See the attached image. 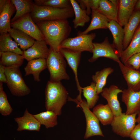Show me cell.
<instances>
[{
	"mask_svg": "<svg viewBox=\"0 0 140 140\" xmlns=\"http://www.w3.org/2000/svg\"><path fill=\"white\" fill-rule=\"evenodd\" d=\"M100 0H89V3L91 10H97L99 4Z\"/></svg>",
	"mask_w": 140,
	"mask_h": 140,
	"instance_id": "obj_39",
	"label": "cell"
},
{
	"mask_svg": "<svg viewBox=\"0 0 140 140\" xmlns=\"http://www.w3.org/2000/svg\"><path fill=\"white\" fill-rule=\"evenodd\" d=\"M138 116L136 118V122L138 123L140 122V111L138 114Z\"/></svg>",
	"mask_w": 140,
	"mask_h": 140,
	"instance_id": "obj_44",
	"label": "cell"
},
{
	"mask_svg": "<svg viewBox=\"0 0 140 140\" xmlns=\"http://www.w3.org/2000/svg\"><path fill=\"white\" fill-rule=\"evenodd\" d=\"M41 125L47 129L53 127L58 124V115L52 111L47 110L33 115Z\"/></svg>",
	"mask_w": 140,
	"mask_h": 140,
	"instance_id": "obj_32",
	"label": "cell"
},
{
	"mask_svg": "<svg viewBox=\"0 0 140 140\" xmlns=\"http://www.w3.org/2000/svg\"><path fill=\"white\" fill-rule=\"evenodd\" d=\"M0 64L7 67H19L24 59L22 55L11 52H0Z\"/></svg>",
	"mask_w": 140,
	"mask_h": 140,
	"instance_id": "obj_26",
	"label": "cell"
},
{
	"mask_svg": "<svg viewBox=\"0 0 140 140\" xmlns=\"http://www.w3.org/2000/svg\"><path fill=\"white\" fill-rule=\"evenodd\" d=\"M45 40H36L31 47L23 51L22 55L28 62L32 60L40 58L46 59L48 56L50 49L47 47Z\"/></svg>",
	"mask_w": 140,
	"mask_h": 140,
	"instance_id": "obj_14",
	"label": "cell"
},
{
	"mask_svg": "<svg viewBox=\"0 0 140 140\" xmlns=\"http://www.w3.org/2000/svg\"><path fill=\"white\" fill-rule=\"evenodd\" d=\"M8 33L23 51L32 46L35 41L30 36L17 29L11 27Z\"/></svg>",
	"mask_w": 140,
	"mask_h": 140,
	"instance_id": "obj_23",
	"label": "cell"
},
{
	"mask_svg": "<svg viewBox=\"0 0 140 140\" xmlns=\"http://www.w3.org/2000/svg\"><path fill=\"white\" fill-rule=\"evenodd\" d=\"M95 37V33H91L68 38L62 42L61 48L81 52L87 51L92 53L93 48V41Z\"/></svg>",
	"mask_w": 140,
	"mask_h": 140,
	"instance_id": "obj_9",
	"label": "cell"
},
{
	"mask_svg": "<svg viewBox=\"0 0 140 140\" xmlns=\"http://www.w3.org/2000/svg\"><path fill=\"white\" fill-rule=\"evenodd\" d=\"M10 25L11 28L23 31L36 40H45L42 32L32 19L30 13L27 14L11 23Z\"/></svg>",
	"mask_w": 140,
	"mask_h": 140,
	"instance_id": "obj_8",
	"label": "cell"
},
{
	"mask_svg": "<svg viewBox=\"0 0 140 140\" xmlns=\"http://www.w3.org/2000/svg\"><path fill=\"white\" fill-rule=\"evenodd\" d=\"M93 112L103 125L111 124L114 116L107 104H100L93 108Z\"/></svg>",
	"mask_w": 140,
	"mask_h": 140,
	"instance_id": "obj_25",
	"label": "cell"
},
{
	"mask_svg": "<svg viewBox=\"0 0 140 140\" xmlns=\"http://www.w3.org/2000/svg\"><path fill=\"white\" fill-rule=\"evenodd\" d=\"M74 11L75 18L73 20V27L76 29L79 26L83 27L90 20L86 10L82 9L77 1L70 0Z\"/></svg>",
	"mask_w": 140,
	"mask_h": 140,
	"instance_id": "obj_27",
	"label": "cell"
},
{
	"mask_svg": "<svg viewBox=\"0 0 140 140\" xmlns=\"http://www.w3.org/2000/svg\"><path fill=\"white\" fill-rule=\"evenodd\" d=\"M97 10L110 20H114L118 22V9L110 0H100Z\"/></svg>",
	"mask_w": 140,
	"mask_h": 140,
	"instance_id": "obj_31",
	"label": "cell"
},
{
	"mask_svg": "<svg viewBox=\"0 0 140 140\" xmlns=\"http://www.w3.org/2000/svg\"><path fill=\"white\" fill-rule=\"evenodd\" d=\"M118 9V0H109Z\"/></svg>",
	"mask_w": 140,
	"mask_h": 140,
	"instance_id": "obj_43",
	"label": "cell"
},
{
	"mask_svg": "<svg viewBox=\"0 0 140 140\" xmlns=\"http://www.w3.org/2000/svg\"><path fill=\"white\" fill-rule=\"evenodd\" d=\"M82 89L89 108L90 109L93 108L99 98V95L97 92L95 83L92 82L90 85L82 87Z\"/></svg>",
	"mask_w": 140,
	"mask_h": 140,
	"instance_id": "obj_33",
	"label": "cell"
},
{
	"mask_svg": "<svg viewBox=\"0 0 140 140\" xmlns=\"http://www.w3.org/2000/svg\"><path fill=\"white\" fill-rule=\"evenodd\" d=\"M137 0H119L118 8V23L122 26L127 24L133 13Z\"/></svg>",
	"mask_w": 140,
	"mask_h": 140,
	"instance_id": "obj_16",
	"label": "cell"
},
{
	"mask_svg": "<svg viewBox=\"0 0 140 140\" xmlns=\"http://www.w3.org/2000/svg\"><path fill=\"white\" fill-rule=\"evenodd\" d=\"M118 64L128 88L135 92L140 90V71L126 66L121 61Z\"/></svg>",
	"mask_w": 140,
	"mask_h": 140,
	"instance_id": "obj_15",
	"label": "cell"
},
{
	"mask_svg": "<svg viewBox=\"0 0 140 140\" xmlns=\"http://www.w3.org/2000/svg\"><path fill=\"white\" fill-rule=\"evenodd\" d=\"M92 20L87 28L84 31L78 32L77 36L86 34L89 32L99 29H107L110 21L107 17L97 10H92Z\"/></svg>",
	"mask_w": 140,
	"mask_h": 140,
	"instance_id": "obj_19",
	"label": "cell"
},
{
	"mask_svg": "<svg viewBox=\"0 0 140 140\" xmlns=\"http://www.w3.org/2000/svg\"><path fill=\"white\" fill-rule=\"evenodd\" d=\"M15 6L16 13L11 20V23L13 22L24 15L30 13L33 7V3L31 0H11Z\"/></svg>",
	"mask_w": 140,
	"mask_h": 140,
	"instance_id": "obj_28",
	"label": "cell"
},
{
	"mask_svg": "<svg viewBox=\"0 0 140 140\" xmlns=\"http://www.w3.org/2000/svg\"><path fill=\"white\" fill-rule=\"evenodd\" d=\"M45 106L47 110L58 116L62 114V109L68 99V93L61 81H48L45 90Z\"/></svg>",
	"mask_w": 140,
	"mask_h": 140,
	"instance_id": "obj_2",
	"label": "cell"
},
{
	"mask_svg": "<svg viewBox=\"0 0 140 140\" xmlns=\"http://www.w3.org/2000/svg\"><path fill=\"white\" fill-rule=\"evenodd\" d=\"M93 55L88 60L93 62L100 57H104L113 60L118 63L120 60V53L115 47L113 44L110 43L108 38L106 37L104 41L100 43H93Z\"/></svg>",
	"mask_w": 140,
	"mask_h": 140,
	"instance_id": "obj_10",
	"label": "cell"
},
{
	"mask_svg": "<svg viewBox=\"0 0 140 140\" xmlns=\"http://www.w3.org/2000/svg\"><path fill=\"white\" fill-rule=\"evenodd\" d=\"M46 60L47 68L50 74V81L57 82L69 79L66 71V61L59 51H55L50 48Z\"/></svg>",
	"mask_w": 140,
	"mask_h": 140,
	"instance_id": "obj_4",
	"label": "cell"
},
{
	"mask_svg": "<svg viewBox=\"0 0 140 140\" xmlns=\"http://www.w3.org/2000/svg\"><path fill=\"white\" fill-rule=\"evenodd\" d=\"M14 120L18 124V131L27 130L38 131L40 129L41 125L33 115L29 112L27 109L22 116L15 118Z\"/></svg>",
	"mask_w": 140,
	"mask_h": 140,
	"instance_id": "obj_17",
	"label": "cell"
},
{
	"mask_svg": "<svg viewBox=\"0 0 140 140\" xmlns=\"http://www.w3.org/2000/svg\"><path fill=\"white\" fill-rule=\"evenodd\" d=\"M45 1V0H34V3L38 5H43Z\"/></svg>",
	"mask_w": 140,
	"mask_h": 140,
	"instance_id": "obj_41",
	"label": "cell"
},
{
	"mask_svg": "<svg viewBox=\"0 0 140 140\" xmlns=\"http://www.w3.org/2000/svg\"><path fill=\"white\" fill-rule=\"evenodd\" d=\"M30 14L36 23L41 21L67 19L74 15L73 8L58 9L47 6L38 5L34 3Z\"/></svg>",
	"mask_w": 140,
	"mask_h": 140,
	"instance_id": "obj_3",
	"label": "cell"
},
{
	"mask_svg": "<svg viewBox=\"0 0 140 140\" xmlns=\"http://www.w3.org/2000/svg\"><path fill=\"white\" fill-rule=\"evenodd\" d=\"M135 11H140V0H137L134 8Z\"/></svg>",
	"mask_w": 140,
	"mask_h": 140,
	"instance_id": "obj_42",
	"label": "cell"
},
{
	"mask_svg": "<svg viewBox=\"0 0 140 140\" xmlns=\"http://www.w3.org/2000/svg\"><path fill=\"white\" fill-rule=\"evenodd\" d=\"M124 65L139 71L140 68V52L135 54L131 57L124 63Z\"/></svg>",
	"mask_w": 140,
	"mask_h": 140,
	"instance_id": "obj_36",
	"label": "cell"
},
{
	"mask_svg": "<svg viewBox=\"0 0 140 140\" xmlns=\"http://www.w3.org/2000/svg\"><path fill=\"white\" fill-rule=\"evenodd\" d=\"M121 100L126 107V114H138L140 111V90L135 92L128 88L124 89Z\"/></svg>",
	"mask_w": 140,
	"mask_h": 140,
	"instance_id": "obj_12",
	"label": "cell"
},
{
	"mask_svg": "<svg viewBox=\"0 0 140 140\" xmlns=\"http://www.w3.org/2000/svg\"><path fill=\"white\" fill-rule=\"evenodd\" d=\"M15 11V8L11 1L8 0L3 10L0 12V34L8 33L11 28V18Z\"/></svg>",
	"mask_w": 140,
	"mask_h": 140,
	"instance_id": "obj_22",
	"label": "cell"
},
{
	"mask_svg": "<svg viewBox=\"0 0 140 140\" xmlns=\"http://www.w3.org/2000/svg\"><path fill=\"white\" fill-rule=\"evenodd\" d=\"M138 123L132 130L129 137L132 140H140V122Z\"/></svg>",
	"mask_w": 140,
	"mask_h": 140,
	"instance_id": "obj_37",
	"label": "cell"
},
{
	"mask_svg": "<svg viewBox=\"0 0 140 140\" xmlns=\"http://www.w3.org/2000/svg\"><path fill=\"white\" fill-rule=\"evenodd\" d=\"M8 0H0V12L3 10Z\"/></svg>",
	"mask_w": 140,
	"mask_h": 140,
	"instance_id": "obj_40",
	"label": "cell"
},
{
	"mask_svg": "<svg viewBox=\"0 0 140 140\" xmlns=\"http://www.w3.org/2000/svg\"><path fill=\"white\" fill-rule=\"evenodd\" d=\"M7 85L11 94L23 96L29 94L30 90L24 80L18 67H5Z\"/></svg>",
	"mask_w": 140,
	"mask_h": 140,
	"instance_id": "obj_5",
	"label": "cell"
},
{
	"mask_svg": "<svg viewBox=\"0 0 140 140\" xmlns=\"http://www.w3.org/2000/svg\"><path fill=\"white\" fill-rule=\"evenodd\" d=\"M65 58L73 71L75 75V79L78 90L79 91L78 97H81L82 87L79 83L78 76V69L80 63L81 52L75 51L66 48H61L59 51Z\"/></svg>",
	"mask_w": 140,
	"mask_h": 140,
	"instance_id": "obj_13",
	"label": "cell"
},
{
	"mask_svg": "<svg viewBox=\"0 0 140 140\" xmlns=\"http://www.w3.org/2000/svg\"><path fill=\"white\" fill-rule=\"evenodd\" d=\"M11 38L8 33L0 34V52H11L22 55L23 51Z\"/></svg>",
	"mask_w": 140,
	"mask_h": 140,
	"instance_id": "obj_29",
	"label": "cell"
},
{
	"mask_svg": "<svg viewBox=\"0 0 140 140\" xmlns=\"http://www.w3.org/2000/svg\"><path fill=\"white\" fill-rule=\"evenodd\" d=\"M139 71H140V68H139Z\"/></svg>",
	"mask_w": 140,
	"mask_h": 140,
	"instance_id": "obj_45",
	"label": "cell"
},
{
	"mask_svg": "<svg viewBox=\"0 0 140 140\" xmlns=\"http://www.w3.org/2000/svg\"><path fill=\"white\" fill-rule=\"evenodd\" d=\"M0 82L6 83L7 79L5 74V67L0 64Z\"/></svg>",
	"mask_w": 140,
	"mask_h": 140,
	"instance_id": "obj_38",
	"label": "cell"
},
{
	"mask_svg": "<svg viewBox=\"0 0 140 140\" xmlns=\"http://www.w3.org/2000/svg\"><path fill=\"white\" fill-rule=\"evenodd\" d=\"M13 109L10 104L6 93L3 90L0 91V113L3 116L10 115Z\"/></svg>",
	"mask_w": 140,
	"mask_h": 140,
	"instance_id": "obj_34",
	"label": "cell"
},
{
	"mask_svg": "<svg viewBox=\"0 0 140 140\" xmlns=\"http://www.w3.org/2000/svg\"><path fill=\"white\" fill-rule=\"evenodd\" d=\"M140 52V25L136 30L127 47L121 53V60L124 64L132 56Z\"/></svg>",
	"mask_w": 140,
	"mask_h": 140,
	"instance_id": "obj_24",
	"label": "cell"
},
{
	"mask_svg": "<svg viewBox=\"0 0 140 140\" xmlns=\"http://www.w3.org/2000/svg\"><path fill=\"white\" fill-rule=\"evenodd\" d=\"M137 114L128 115L122 113L114 118L111 125L113 132L123 137H129L135 127Z\"/></svg>",
	"mask_w": 140,
	"mask_h": 140,
	"instance_id": "obj_7",
	"label": "cell"
},
{
	"mask_svg": "<svg viewBox=\"0 0 140 140\" xmlns=\"http://www.w3.org/2000/svg\"><path fill=\"white\" fill-rule=\"evenodd\" d=\"M43 5L60 9L73 8L70 0H45Z\"/></svg>",
	"mask_w": 140,
	"mask_h": 140,
	"instance_id": "obj_35",
	"label": "cell"
},
{
	"mask_svg": "<svg viewBox=\"0 0 140 140\" xmlns=\"http://www.w3.org/2000/svg\"><path fill=\"white\" fill-rule=\"evenodd\" d=\"M47 68L46 59L44 58L36 59L28 62L24 68L25 76L33 75L34 80L37 82L40 81L39 75L41 72Z\"/></svg>",
	"mask_w": 140,
	"mask_h": 140,
	"instance_id": "obj_21",
	"label": "cell"
},
{
	"mask_svg": "<svg viewBox=\"0 0 140 140\" xmlns=\"http://www.w3.org/2000/svg\"><path fill=\"white\" fill-rule=\"evenodd\" d=\"M50 48L59 51L62 42L68 38L71 27L67 19L41 21L36 23Z\"/></svg>",
	"mask_w": 140,
	"mask_h": 140,
	"instance_id": "obj_1",
	"label": "cell"
},
{
	"mask_svg": "<svg viewBox=\"0 0 140 140\" xmlns=\"http://www.w3.org/2000/svg\"><path fill=\"white\" fill-rule=\"evenodd\" d=\"M123 90L117 86L112 85L108 88H104L101 93V96L106 99L114 116L121 115L122 113L118 95L122 93Z\"/></svg>",
	"mask_w": 140,
	"mask_h": 140,
	"instance_id": "obj_11",
	"label": "cell"
},
{
	"mask_svg": "<svg viewBox=\"0 0 140 140\" xmlns=\"http://www.w3.org/2000/svg\"><path fill=\"white\" fill-rule=\"evenodd\" d=\"M107 27L113 36L112 44L121 53L123 51V44L124 38L123 28L118 22L113 20H110L108 24Z\"/></svg>",
	"mask_w": 140,
	"mask_h": 140,
	"instance_id": "obj_20",
	"label": "cell"
},
{
	"mask_svg": "<svg viewBox=\"0 0 140 140\" xmlns=\"http://www.w3.org/2000/svg\"><path fill=\"white\" fill-rule=\"evenodd\" d=\"M68 101L75 102L78 107H81L84 113L86 122V128L84 138L87 139L93 136H99L103 137L104 135L101 129L99 120L93 112L90 110L86 101L81 99L77 100L68 98Z\"/></svg>",
	"mask_w": 140,
	"mask_h": 140,
	"instance_id": "obj_6",
	"label": "cell"
},
{
	"mask_svg": "<svg viewBox=\"0 0 140 140\" xmlns=\"http://www.w3.org/2000/svg\"><path fill=\"white\" fill-rule=\"evenodd\" d=\"M140 23V11H135L130 18L123 28L124 38L123 42V50L128 46Z\"/></svg>",
	"mask_w": 140,
	"mask_h": 140,
	"instance_id": "obj_18",
	"label": "cell"
},
{
	"mask_svg": "<svg viewBox=\"0 0 140 140\" xmlns=\"http://www.w3.org/2000/svg\"><path fill=\"white\" fill-rule=\"evenodd\" d=\"M114 71V69L110 67L104 68L96 72L95 74L92 76V78L96 84L97 92L98 95L101 93L106 85L108 77Z\"/></svg>",
	"mask_w": 140,
	"mask_h": 140,
	"instance_id": "obj_30",
	"label": "cell"
}]
</instances>
